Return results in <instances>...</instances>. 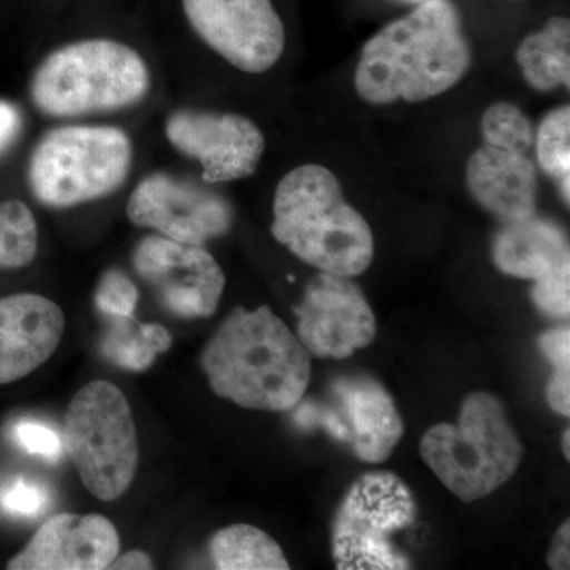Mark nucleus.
<instances>
[{
    "label": "nucleus",
    "instance_id": "nucleus-24",
    "mask_svg": "<svg viewBox=\"0 0 570 570\" xmlns=\"http://www.w3.org/2000/svg\"><path fill=\"white\" fill-rule=\"evenodd\" d=\"M480 130L485 145L504 151L527 154L534 142L530 118L517 105L509 102H498L487 108Z\"/></svg>",
    "mask_w": 570,
    "mask_h": 570
},
{
    "label": "nucleus",
    "instance_id": "nucleus-10",
    "mask_svg": "<svg viewBox=\"0 0 570 570\" xmlns=\"http://www.w3.org/2000/svg\"><path fill=\"white\" fill-rule=\"evenodd\" d=\"M127 217L174 242L205 246L230 230L234 209L223 195L202 184L157 171L135 187Z\"/></svg>",
    "mask_w": 570,
    "mask_h": 570
},
{
    "label": "nucleus",
    "instance_id": "nucleus-26",
    "mask_svg": "<svg viewBox=\"0 0 570 570\" xmlns=\"http://www.w3.org/2000/svg\"><path fill=\"white\" fill-rule=\"evenodd\" d=\"M531 299L546 316L569 318L570 316V262H566L549 275L534 281Z\"/></svg>",
    "mask_w": 570,
    "mask_h": 570
},
{
    "label": "nucleus",
    "instance_id": "nucleus-8",
    "mask_svg": "<svg viewBox=\"0 0 570 570\" xmlns=\"http://www.w3.org/2000/svg\"><path fill=\"white\" fill-rule=\"evenodd\" d=\"M417 519V501L393 472H367L352 483L332 523V557L340 570H406L412 561L393 542Z\"/></svg>",
    "mask_w": 570,
    "mask_h": 570
},
{
    "label": "nucleus",
    "instance_id": "nucleus-27",
    "mask_svg": "<svg viewBox=\"0 0 570 570\" xmlns=\"http://www.w3.org/2000/svg\"><path fill=\"white\" fill-rule=\"evenodd\" d=\"M50 504V491L36 480L14 479L0 491V505L9 515L37 519Z\"/></svg>",
    "mask_w": 570,
    "mask_h": 570
},
{
    "label": "nucleus",
    "instance_id": "nucleus-2",
    "mask_svg": "<svg viewBox=\"0 0 570 570\" xmlns=\"http://www.w3.org/2000/svg\"><path fill=\"white\" fill-rule=\"evenodd\" d=\"M217 396L250 411L287 412L298 406L311 381V354L272 307L238 306L202 352Z\"/></svg>",
    "mask_w": 570,
    "mask_h": 570
},
{
    "label": "nucleus",
    "instance_id": "nucleus-34",
    "mask_svg": "<svg viewBox=\"0 0 570 570\" xmlns=\"http://www.w3.org/2000/svg\"><path fill=\"white\" fill-rule=\"evenodd\" d=\"M561 448H562V455L566 456V460H570V430H569V428H566L564 433H562Z\"/></svg>",
    "mask_w": 570,
    "mask_h": 570
},
{
    "label": "nucleus",
    "instance_id": "nucleus-6",
    "mask_svg": "<svg viewBox=\"0 0 570 570\" xmlns=\"http://www.w3.org/2000/svg\"><path fill=\"white\" fill-rule=\"evenodd\" d=\"M132 154L129 135L118 127H59L45 134L33 148L29 187L50 208L99 200L126 183Z\"/></svg>",
    "mask_w": 570,
    "mask_h": 570
},
{
    "label": "nucleus",
    "instance_id": "nucleus-3",
    "mask_svg": "<svg viewBox=\"0 0 570 570\" xmlns=\"http://www.w3.org/2000/svg\"><path fill=\"white\" fill-rule=\"evenodd\" d=\"M272 235L305 264L330 275H363L374 258L370 224L344 198L326 167L302 165L277 184Z\"/></svg>",
    "mask_w": 570,
    "mask_h": 570
},
{
    "label": "nucleus",
    "instance_id": "nucleus-7",
    "mask_svg": "<svg viewBox=\"0 0 570 570\" xmlns=\"http://www.w3.org/2000/svg\"><path fill=\"white\" fill-rule=\"evenodd\" d=\"M66 448L82 485L100 501H116L132 485L138 438L132 411L111 382L94 381L71 397Z\"/></svg>",
    "mask_w": 570,
    "mask_h": 570
},
{
    "label": "nucleus",
    "instance_id": "nucleus-33",
    "mask_svg": "<svg viewBox=\"0 0 570 570\" xmlns=\"http://www.w3.org/2000/svg\"><path fill=\"white\" fill-rule=\"evenodd\" d=\"M154 561L148 553L140 550H132L129 553L122 554V557H116L115 561L111 562L110 568L108 569H127V570H137V569H153Z\"/></svg>",
    "mask_w": 570,
    "mask_h": 570
},
{
    "label": "nucleus",
    "instance_id": "nucleus-19",
    "mask_svg": "<svg viewBox=\"0 0 570 570\" xmlns=\"http://www.w3.org/2000/svg\"><path fill=\"white\" fill-rule=\"evenodd\" d=\"M521 73L540 92L570 86V21L553 17L542 31L521 41L515 55Z\"/></svg>",
    "mask_w": 570,
    "mask_h": 570
},
{
    "label": "nucleus",
    "instance_id": "nucleus-22",
    "mask_svg": "<svg viewBox=\"0 0 570 570\" xmlns=\"http://www.w3.org/2000/svg\"><path fill=\"white\" fill-rule=\"evenodd\" d=\"M39 249V228L31 209L20 200L0 204V269L24 268Z\"/></svg>",
    "mask_w": 570,
    "mask_h": 570
},
{
    "label": "nucleus",
    "instance_id": "nucleus-9",
    "mask_svg": "<svg viewBox=\"0 0 570 570\" xmlns=\"http://www.w3.org/2000/svg\"><path fill=\"white\" fill-rule=\"evenodd\" d=\"M194 32L236 69L264 73L283 56V20L272 0H183Z\"/></svg>",
    "mask_w": 570,
    "mask_h": 570
},
{
    "label": "nucleus",
    "instance_id": "nucleus-20",
    "mask_svg": "<svg viewBox=\"0 0 570 570\" xmlns=\"http://www.w3.org/2000/svg\"><path fill=\"white\" fill-rule=\"evenodd\" d=\"M105 317L107 326L100 351L108 362L122 370L142 373L171 346L170 332L163 325L140 324L134 316Z\"/></svg>",
    "mask_w": 570,
    "mask_h": 570
},
{
    "label": "nucleus",
    "instance_id": "nucleus-31",
    "mask_svg": "<svg viewBox=\"0 0 570 570\" xmlns=\"http://www.w3.org/2000/svg\"><path fill=\"white\" fill-rule=\"evenodd\" d=\"M21 112L13 104L0 100V154L7 151L21 132Z\"/></svg>",
    "mask_w": 570,
    "mask_h": 570
},
{
    "label": "nucleus",
    "instance_id": "nucleus-11",
    "mask_svg": "<svg viewBox=\"0 0 570 570\" xmlns=\"http://www.w3.org/2000/svg\"><path fill=\"white\" fill-rule=\"evenodd\" d=\"M134 268L165 309L183 318L212 317L219 306L225 275L204 246L163 235L146 236L134 250Z\"/></svg>",
    "mask_w": 570,
    "mask_h": 570
},
{
    "label": "nucleus",
    "instance_id": "nucleus-4",
    "mask_svg": "<svg viewBox=\"0 0 570 570\" xmlns=\"http://www.w3.org/2000/svg\"><path fill=\"white\" fill-rule=\"evenodd\" d=\"M420 455L450 493L472 502L515 475L524 445L502 401L474 392L464 397L456 423H438L423 434Z\"/></svg>",
    "mask_w": 570,
    "mask_h": 570
},
{
    "label": "nucleus",
    "instance_id": "nucleus-13",
    "mask_svg": "<svg viewBox=\"0 0 570 570\" xmlns=\"http://www.w3.org/2000/svg\"><path fill=\"white\" fill-rule=\"evenodd\" d=\"M165 135L176 151L200 163L208 184L249 178L265 153L262 130L235 112L178 110L168 116Z\"/></svg>",
    "mask_w": 570,
    "mask_h": 570
},
{
    "label": "nucleus",
    "instance_id": "nucleus-14",
    "mask_svg": "<svg viewBox=\"0 0 570 570\" xmlns=\"http://www.w3.org/2000/svg\"><path fill=\"white\" fill-rule=\"evenodd\" d=\"M121 550L115 524L102 515L61 513L45 521L10 570H102Z\"/></svg>",
    "mask_w": 570,
    "mask_h": 570
},
{
    "label": "nucleus",
    "instance_id": "nucleus-23",
    "mask_svg": "<svg viewBox=\"0 0 570 570\" xmlns=\"http://www.w3.org/2000/svg\"><path fill=\"white\" fill-rule=\"evenodd\" d=\"M540 168L560 181L566 205L570 202V107L557 108L540 122L535 135Z\"/></svg>",
    "mask_w": 570,
    "mask_h": 570
},
{
    "label": "nucleus",
    "instance_id": "nucleus-1",
    "mask_svg": "<svg viewBox=\"0 0 570 570\" xmlns=\"http://www.w3.org/2000/svg\"><path fill=\"white\" fill-rule=\"evenodd\" d=\"M472 63L459 10L448 0H425L366 41L355 88L367 104H415L459 85Z\"/></svg>",
    "mask_w": 570,
    "mask_h": 570
},
{
    "label": "nucleus",
    "instance_id": "nucleus-16",
    "mask_svg": "<svg viewBox=\"0 0 570 570\" xmlns=\"http://www.w3.org/2000/svg\"><path fill=\"white\" fill-rule=\"evenodd\" d=\"M333 396L343 415L337 438L351 445L356 459L370 464L387 461L404 434V422L387 389L370 376L336 379Z\"/></svg>",
    "mask_w": 570,
    "mask_h": 570
},
{
    "label": "nucleus",
    "instance_id": "nucleus-32",
    "mask_svg": "<svg viewBox=\"0 0 570 570\" xmlns=\"http://www.w3.org/2000/svg\"><path fill=\"white\" fill-rule=\"evenodd\" d=\"M550 569L568 570L570 568V524L562 523L560 530L554 532L551 539L549 557H547Z\"/></svg>",
    "mask_w": 570,
    "mask_h": 570
},
{
    "label": "nucleus",
    "instance_id": "nucleus-12",
    "mask_svg": "<svg viewBox=\"0 0 570 570\" xmlns=\"http://www.w3.org/2000/svg\"><path fill=\"white\" fill-rule=\"evenodd\" d=\"M296 336L317 358L344 360L376 340L373 307L352 277L322 273L295 306Z\"/></svg>",
    "mask_w": 570,
    "mask_h": 570
},
{
    "label": "nucleus",
    "instance_id": "nucleus-35",
    "mask_svg": "<svg viewBox=\"0 0 570 570\" xmlns=\"http://www.w3.org/2000/svg\"><path fill=\"white\" fill-rule=\"evenodd\" d=\"M401 2L422 3V2H425V0H401Z\"/></svg>",
    "mask_w": 570,
    "mask_h": 570
},
{
    "label": "nucleus",
    "instance_id": "nucleus-21",
    "mask_svg": "<svg viewBox=\"0 0 570 570\" xmlns=\"http://www.w3.org/2000/svg\"><path fill=\"white\" fill-rule=\"evenodd\" d=\"M209 558L219 570H288L287 558L272 535L253 524H232L209 540Z\"/></svg>",
    "mask_w": 570,
    "mask_h": 570
},
{
    "label": "nucleus",
    "instance_id": "nucleus-18",
    "mask_svg": "<svg viewBox=\"0 0 570 570\" xmlns=\"http://www.w3.org/2000/svg\"><path fill=\"white\" fill-rule=\"evenodd\" d=\"M494 265L504 275L535 281L570 262L568 238L560 225L531 216L502 224L491 246Z\"/></svg>",
    "mask_w": 570,
    "mask_h": 570
},
{
    "label": "nucleus",
    "instance_id": "nucleus-17",
    "mask_svg": "<svg viewBox=\"0 0 570 570\" xmlns=\"http://www.w3.org/2000/svg\"><path fill=\"white\" fill-rule=\"evenodd\" d=\"M466 183L474 200L502 224L538 212V167L527 154L482 146L469 159Z\"/></svg>",
    "mask_w": 570,
    "mask_h": 570
},
{
    "label": "nucleus",
    "instance_id": "nucleus-5",
    "mask_svg": "<svg viewBox=\"0 0 570 570\" xmlns=\"http://www.w3.org/2000/svg\"><path fill=\"white\" fill-rule=\"evenodd\" d=\"M151 86L148 66L121 41L94 39L58 48L43 59L31 81L37 110L56 118L126 110Z\"/></svg>",
    "mask_w": 570,
    "mask_h": 570
},
{
    "label": "nucleus",
    "instance_id": "nucleus-28",
    "mask_svg": "<svg viewBox=\"0 0 570 570\" xmlns=\"http://www.w3.org/2000/svg\"><path fill=\"white\" fill-rule=\"evenodd\" d=\"M13 438L17 444L31 455H39L48 461H58L62 455V441L55 430L43 423L24 422L17 423L13 428Z\"/></svg>",
    "mask_w": 570,
    "mask_h": 570
},
{
    "label": "nucleus",
    "instance_id": "nucleus-25",
    "mask_svg": "<svg viewBox=\"0 0 570 570\" xmlns=\"http://www.w3.org/2000/svg\"><path fill=\"white\" fill-rule=\"evenodd\" d=\"M138 291L121 269H108L100 277L94 294V305L104 316H134Z\"/></svg>",
    "mask_w": 570,
    "mask_h": 570
},
{
    "label": "nucleus",
    "instance_id": "nucleus-15",
    "mask_svg": "<svg viewBox=\"0 0 570 570\" xmlns=\"http://www.w3.org/2000/svg\"><path fill=\"white\" fill-rule=\"evenodd\" d=\"M61 307L37 294L0 298V385L39 370L61 344Z\"/></svg>",
    "mask_w": 570,
    "mask_h": 570
},
{
    "label": "nucleus",
    "instance_id": "nucleus-30",
    "mask_svg": "<svg viewBox=\"0 0 570 570\" xmlns=\"http://www.w3.org/2000/svg\"><path fill=\"white\" fill-rule=\"evenodd\" d=\"M546 397L549 406L562 417L570 415V370H553L547 382Z\"/></svg>",
    "mask_w": 570,
    "mask_h": 570
},
{
    "label": "nucleus",
    "instance_id": "nucleus-29",
    "mask_svg": "<svg viewBox=\"0 0 570 570\" xmlns=\"http://www.w3.org/2000/svg\"><path fill=\"white\" fill-rule=\"evenodd\" d=\"M540 354L553 370H570V328L568 325L557 326L539 336Z\"/></svg>",
    "mask_w": 570,
    "mask_h": 570
}]
</instances>
